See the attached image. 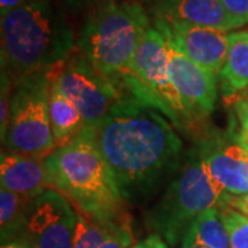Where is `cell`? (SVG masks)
Listing matches in <instances>:
<instances>
[{
  "label": "cell",
  "mask_w": 248,
  "mask_h": 248,
  "mask_svg": "<svg viewBox=\"0 0 248 248\" xmlns=\"http://www.w3.org/2000/svg\"><path fill=\"white\" fill-rule=\"evenodd\" d=\"M167 116L131 93L120 98L95 127L87 128L115 174L124 200L151 196L182 164V141Z\"/></svg>",
  "instance_id": "6da1fadb"
},
{
  "label": "cell",
  "mask_w": 248,
  "mask_h": 248,
  "mask_svg": "<svg viewBox=\"0 0 248 248\" xmlns=\"http://www.w3.org/2000/svg\"><path fill=\"white\" fill-rule=\"evenodd\" d=\"M76 48L72 25L51 0H36L1 14V75L14 84L68 60Z\"/></svg>",
  "instance_id": "7a4b0ae2"
},
{
  "label": "cell",
  "mask_w": 248,
  "mask_h": 248,
  "mask_svg": "<svg viewBox=\"0 0 248 248\" xmlns=\"http://www.w3.org/2000/svg\"><path fill=\"white\" fill-rule=\"evenodd\" d=\"M50 186L76 211L101 222L128 217L115 174L87 128L45 159Z\"/></svg>",
  "instance_id": "3957f363"
},
{
  "label": "cell",
  "mask_w": 248,
  "mask_h": 248,
  "mask_svg": "<svg viewBox=\"0 0 248 248\" xmlns=\"http://www.w3.org/2000/svg\"><path fill=\"white\" fill-rule=\"evenodd\" d=\"M151 27L149 14L140 0L109 1L87 16L78 51L116 84L128 73L138 45Z\"/></svg>",
  "instance_id": "277c9868"
},
{
  "label": "cell",
  "mask_w": 248,
  "mask_h": 248,
  "mask_svg": "<svg viewBox=\"0 0 248 248\" xmlns=\"http://www.w3.org/2000/svg\"><path fill=\"white\" fill-rule=\"evenodd\" d=\"M228 192L211 175L199 145L195 143L182 160L159 203L146 219L171 246L182 243L196 218L211 207H219Z\"/></svg>",
  "instance_id": "5b68a950"
},
{
  "label": "cell",
  "mask_w": 248,
  "mask_h": 248,
  "mask_svg": "<svg viewBox=\"0 0 248 248\" xmlns=\"http://www.w3.org/2000/svg\"><path fill=\"white\" fill-rule=\"evenodd\" d=\"M51 68L19 80L13 90L10 119L1 138L7 152L46 159L57 149L50 123Z\"/></svg>",
  "instance_id": "8992f818"
},
{
  "label": "cell",
  "mask_w": 248,
  "mask_h": 248,
  "mask_svg": "<svg viewBox=\"0 0 248 248\" xmlns=\"http://www.w3.org/2000/svg\"><path fill=\"white\" fill-rule=\"evenodd\" d=\"M167 46L166 33L156 25L149 28L134 54L128 73L156 101L171 123L178 128H186L193 122L170 79Z\"/></svg>",
  "instance_id": "52a82bcc"
},
{
  "label": "cell",
  "mask_w": 248,
  "mask_h": 248,
  "mask_svg": "<svg viewBox=\"0 0 248 248\" xmlns=\"http://www.w3.org/2000/svg\"><path fill=\"white\" fill-rule=\"evenodd\" d=\"M54 81L63 95L76 105L86 120V127H95L120 98L116 86L99 75L81 54L53 66Z\"/></svg>",
  "instance_id": "ba28073f"
},
{
  "label": "cell",
  "mask_w": 248,
  "mask_h": 248,
  "mask_svg": "<svg viewBox=\"0 0 248 248\" xmlns=\"http://www.w3.org/2000/svg\"><path fill=\"white\" fill-rule=\"evenodd\" d=\"M78 213L55 189H47L28 205L24 236L32 248H73Z\"/></svg>",
  "instance_id": "9c48e42d"
},
{
  "label": "cell",
  "mask_w": 248,
  "mask_h": 248,
  "mask_svg": "<svg viewBox=\"0 0 248 248\" xmlns=\"http://www.w3.org/2000/svg\"><path fill=\"white\" fill-rule=\"evenodd\" d=\"M213 178L233 196L248 193V146L233 130H213L196 142Z\"/></svg>",
  "instance_id": "30bf717a"
},
{
  "label": "cell",
  "mask_w": 248,
  "mask_h": 248,
  "mask_svg": "<svg viewBox=\"0 0 248 248\" xmlns=\"http://www.w3.org/2000/svg\"><path fill=\"white\" fill-rule=\"evenodd\" d=\"M167 51L171 83L192 122H202L215 109L217 75L192 61L170 40Z\"/></svg>",
  "instance_id": "8fae6325"
},
{
  "label": "cell",
  "mask_w": 248,
  "mask_h": 248,
  "mask_svg": "<svg viewBox=\"0 0 248 248\" xmlns=\"http://www.w3.org/2000/svg\"><path fill=\"white\" fill-rule=\"evenodd\" d=\"M153 25L160 28L186 57L219 76L229 48V35L225 31L161 18H155Z\"/></svg>",
  "instance_id": "7c38bea8"
},
{
  "label": "cell",
  "mask_w": 248,
  "mask_h": 248,
  "mask_svg": "<svg viewBox=\"0 0 248 248\" xmlns=\"http://www.w3.org/2000/svg\"><path fill=\"white\" fill-rule=\"evenodd\" d=\"M0 181L3 187L28 200L51 187L45 159L13 152L1 153Z\"/></svg>",
  "instance_id": "4fadbf2b"
},
{
  "label": "cell",
  "mask_w": 248,
  "mask_h": 248,
  "mask_svg": "<svg viewBox=\"0 0 248 248\" xmlns=\"http://www.w3.org/2000/svg\"><path fill=\"white\" fill-rule=\"evenodd\" d=\"M152 13L155 18H161L169 22H189L225 32L233 29L231 17L221 0H172Z\"/></svg>",
  "instance_id": "5bb4252c"
},
{
  "label": "cell",
  "mask_w": 248,
  "mask_h": 248,
  "mask_svg": "<svg viewBox=\"0 0 248 248\" xmlns=\"http://www.w3.org/2000/svg\"><path fill=\"white\" fill-rule=\"evenodd\" d=\"M50 123L57 148L69 143L86 128L84 117L76 105L65 97L57 86V83L54 81V73L53 84L50 90Z\"/></svg>",
  "instance_id": "9a60e30c"
},
{
  "label": "cell",
  "mask_w": 248,
  "mask_h": 248,
  "mask_svg": "<svg viewBox=\"0 0 248 248\" xmlns=\"http://www.w3.org/2000/svg\"><path fill=\"white\" fill-rule=\"evenodd\" d=\"M219 78L225 98H231L248 87V32L229 35L228 55Z\"/></svg>",
  "instance_id": "2e32d148"
},
{
  "label": "cell",
  "mask_w": 248,
  "mask_h": 248,
  "mask_svg": "<svg viewBox=\"0 0 248 248\" xmlns=\"http://www.w3.org/2000/svg\"><path fill=\"white\" fill-rule=\"evenodd\" d=\"M204 246L207 248H231V239L226 225L222 219L219 207H211L202 213L182 240V248Z\"/></svg>",
  "instance_id": "e0dca14e"
},
{
  "label": "cell",
  "mask_w": 248,
  "mask_h": 248,
  "mask_svg": "<svg viewBox=\"0 0 248 248\" xmlns=\"http://www.w3.org/2000/svg\"><path fill=\"white\" fill-rule=\"evenodd\" d=\"M29 203L31 200L1 186L0 189L1 241L24 233Z\"/></svg>",
  "instance_id": "ac0fdd59"
},
{
  "label": "cell",
  "mask_w": 248,
  "mask_h": 248,
  "mask_svg": "<svg viewBox=\"0 0 248 248\" xmlns=\"http://www.w3.org/2000/svg\"><path fill=\"white\" fill-rule=\"evenodd\" d=\"M78 213L76 237L73 248H99L110 233L116 222H101L90 218L84 214ZM130 217V215H128ZM127 218V217H125ZM124 219V218H123Z\"/></svg>",
  "instance_id": "d6986e66"
},
{
  "label": "cell",
  "mask_w": 248,
  "mask_h": 248,
  "mask_svg": "<svg viewBox=\"0 0 248 248\" xmlns=\"http://www.w3.org/2000/svg\"><path fill=\"white\" fill-rule=\"evenodd\" d=\"M231 239V248H248V217L229 205L219 207Z\"/></svg>",
  "instance_id": "ffe728a7"
},
{
  "label": "cell",
  "mask_w": 248,
  "mask_h": 248,
  "mask_svg": "<svg viewBox=\"0 0 248 248\" xmlns=\"http://www.w3.org/2000/svg\"><path fill=\"white\" fill-rule=\"evenodd\" d=\"M134 243L131 218L127 217L122 221L116 222L110 233L99 248H131Z\"/></svg>",
  "instance_id": "44dd1931"
},
{
  "label": "cell",
  "mask_w": 248,
  "mask_h": 248,
  "mask_svg": "<svg viewBox=\"0 0 248 248\" xmlns=\"http://www.w3.org/2000/svg\"><path fill=\"white\" fill-rule=\"evenodd\" d=\"M226 13L229 14L233 29L248 24V0H221Z\"/></svg>",
  "instance_id": "7402d4cb"
},
{
  "label": "cell",
  "mask_w": 248,
  "mask_h": 248,
  "mask_svg": "<svg viewBox=\"0 0 248 248\" xmlns=\"http://www.w3.org/2000/svg\"><path fill=\"white\" fill-rule=\"evenodd\" d=\"M221 205H229L232 208L237 210L239 213H241L243 215L248 217V193L247 195H241V196H233L228 195L225 196L223 202H222ZM219 205V207H221Z\"/></svg>",
  "instance_id": "603a6c76"
},
{
  "label": "cell",
  "mask_w": 248,
  "mask_h": 248,
  "mask_svg": "<svg viewBox=\"0 0 248 248\" xmlns=\"http://www.w3.org/2000/svg\"><path fill=\"white\" fill-rule=\"evenodd\" d=\"M109 1H115V0H65V3L71 7V9L80 11V10H89V14L93 10L98 9L104 4H107Z\"/></svg>",
  "instance_id": "cb8c5ba5"
},
{
  "label": "cell",
  "mask_w": 248,
  "mask_h": 248,
  "mask_svg": "<svg viewBox=\"0 0 248 248\" xmlns=\"http://www.w3.org/2000/svg\"><path fill=\"white\" fill-rule=\"evenodd\" d=\"M232 107H233V110H234L236 117H237V120H239V122H241V120H247L248 119V91L247 93H244L243 95H240V97L236 98V99L233 101Z\"/></svg>",
  "instance_id": "d4e9b609"
},
{
  "label": "cell",
  "mask_w": 248,
  "mask_h": 248,
  "mask_svg": "<svg viewBox=\"0 0 248 248\" xmlns=\"http://www.w3.org/2000/svg\"><path fill=\"white\" fill-rule=\"evenodd\" d=\"M1 248H32V246L27 240V237L24 236V233H22L19 236H16V237L3 240L1 241Z\"/></svg>",
  "instance_id": "484cf974"
},
{
  "label": "cell",
  "mask_w": 248,
  "mask_h": 248,
  "mask_svg": "<svg viewBox=\"0 0 248 248\" xmlns=\"http://www.w3.org/2000/svg\"><path fill=\"white\" fill-rule=\"evenodd\" d=\"M161 246H164V241L160 239L159 234H151L149 237L134 244L131 248H160Z\"/></svg>",
  "instance_id": "4316f807"
},
{
  "label": "cell",
  "mask_w": 248,
  "mask_h": 248,
  "mask_svg": "<svg viewBox=\"0 0 248 248\" xmlns=\"http://www.w3.org/2000/svg\"><path fill=\"white\" fill-rule=\"evenodd\" d=\"M32 1H36V0H0V13L4 14L10 10L28 4V3H32Z\"/></svg>",
  "instance_id": "83f0119b"
},
{
  "label": "cell",
  "mask_w": 248,
  "mask_h": 248,
  "mask_svg": "<svg viewBox=\"0 0 248 248\" xmlns=\"http://www.w3.org/2000/svg\"><path fill=\"white\" fill-rule=\"evenodd\" d=\"M140 1L146 3L149 6L151 11H155L156 9H159L160 6H164V4H167V3L172 1V0H140Z\"/></svg>",
  "instance_id": "f1b7e54d"
},
{
  "label": "cell",
  "mask_w": 248,
  "mask_h": 248,
  "mask_svg": "<svg viewBox=\"0 0 248 248\" xmlns=\"http://www.w3.org/2000/svg\"><path fill=\"white\" fill-rule=\"evenodd\" d=\"M187 248H207V247H204V246H193V247H187Z\"/></svg>",
  "instance_id": "f546056e"
}]
</instances>
